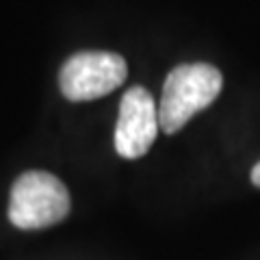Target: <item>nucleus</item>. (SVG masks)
Instances as JSON below:
<instances>
[{
    "label": "nucleus",
    "mask_w": 260,
    "mask_h": 260,
    "mask_svg": "<svg viewBox=\"0 0 260 260\" xmlns=\"http://www.w3.org/2000/svg\"><path fill=\"white\" fill-rule=\"evenodd\" d=\"M223 87V76L210 63H182L169 72L158 102V124L167 135H176L195 113L215 102Z\"/></svg>",
    "instance_id": "1"
},
{
    "label": "nucleus",
    "mask_w": 260,
    "mask_h": 260,
    "mask_svg": "<svg viewBox=\"0 0 260 260\" xmlns=\"http://www.w3.org/2000/svg\"><path fill=\"white\" fill-rule=\"evenodd\" d=\"M70 213V193L48 172L22 174L9 198V221L20 230H42L63 221Z\"/></svg>",
    "instance_id": "2"
},
{
    "label": "nucleus",
    "mask_w": 260,
    "mask_h": 260,
    "mask_svg": "<svg viewBox=\"0 0 260 260\" xmlns=\"http://www.w3.org/2000/svg\"><path fill=\"white\" fill-rule=\"evenodd\" d=\"M128 65L124 56L104 50H89L70 56L59 72L61 93L72 102L102 98L126 80Z\"/></svg>",
    "instance_id": "3"
},
{
    "label": "nucleus",
    "mask_w": 260,
    "mask_h": 260,
    "mask_svg": "<svg viewBox=\"0 0 260 260\" xmlns=\"http://www.w3.org/2000/svg\"><path fill=\"white\" fill-rule=\"evenodd\" d=\"M160 130L158 107L145 87H130L119 102L115 126V150L124 158H139L152 148Z\"/></svg>",
    "instance_id": "4"
},
{
    "label": "nucleus",
    "mask_w": 260,
    "mask_h": 260,
    "mask_svg": "<svg viewBox=\"0 0 260 260\" xmlns=\"http://www.w3.org/2000/svg\"><path fill=\"white\" fill-rule=\"evenodd\" d=\"M251 182H254L260 189V162H256L254 169H251Z\"/></svg>",
    "instance_id": "5"
}]
</instances>
